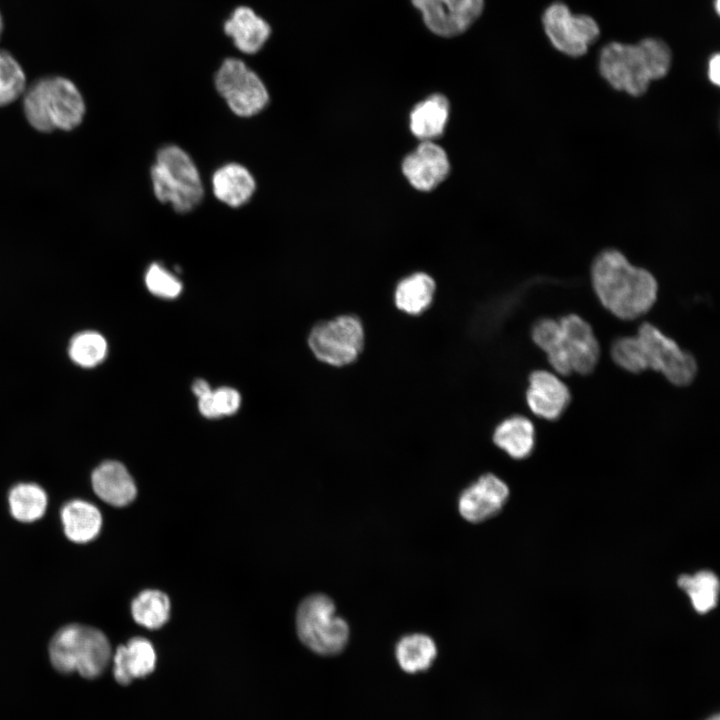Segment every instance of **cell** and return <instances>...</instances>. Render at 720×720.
I'll use <instances>...</instances> for the list:
<instances>
[{"mask_svg":"<svg viewBox=\"0 0 720 720\" xmlns=\"http://www.w3.org/2000/svg\"><path fill=\"white\" fill-rule=\"evenodd\" d=\"M212 189L219 201L237 208L250 200L255 192L256 182L246 167L238 163H228L213 174Z\"/></svg>","mask_w":720,"mask_h":720,"instance_id":"obj_19","label":"cell"},{"mask_svg":"<svg viewBox=\"0 0 720 720\" xmlns=\"http://www.w3.org/2000/svg\"><path fill=\"white\" fill-rule=\"evenodd\" d=\"M157 655L152 643L143 637H133L117 647L113 656V676L121 685L151 674L156 667Z\"/></svg>","mask_w":720,"mask_h":720,"instance_id":"obj_17","label":"cell"},{"mask_svg":"<svg viewBox=\"0 0 720 720\" xmlns=\"http://www.w3.org/2000/svg\"><path fill=\"white\" fill-rule=\"evenodd\" d=\"M508 497L506 483L496 475L486 473L462 491L458 500L459 513L465 520L479 523L499 513Z\"/></svg>","mask_w":720,"mask_h":720,"instance_id":"obj_12","label":"cell"},{"mask_svg":"<svg viewBox=\"0 0 720 720\" xmlns=\"http://www.w3.org/2000/svg\"><path fill=\"white\" fill-rule=\"evenodd\" d=\"M435 291L434 279L424 272H416L399 281L394 291V304L399 311L417 316L431 306Z\"/></svg>","mask_w":720,"mask_h":720,"instance_id":"obj_21","label":"cell"},{"mask_svg":"<svg viewBox=\"0 0 720 720\" xmlns=\"http://www.w3.org/2000/svg\"><path fill=\"white\" fill-rule=\"evenodd\" d=\"M707 75L710 82L716 86L720 83V55H712L708 62Z\"/></svg>","mask_w":720,"mask_h":720,"instance_id":"obj_34","label":"cell"},{"mask_svg":"<svg viewBox=\"0 0 720 720\" xmlns=\"http://www.w3.org/2000/svg\"><path fill=\"white\" fill-rule=\"evenodd\" d=\"M543 26L552 45L571 57L584 55L600 35L597 22L588 15L573 14L563 3L551 4L543 14Z\"/></svg>","mask_w":720,"mask_h":720,"instance_id":"obj_10","label":"cell"},{"mask_svg":"<svg viewBox=\"0 0 720 720\" xmlns=\"http://www.w3.org/2000/svg\"><path fill=\"white\" fill-rule=\"evenodd\" d=\"M23 107L30 125L41 132L69 131L83 120L85 103L75 84L60 76L37 80L25 90Z\"/></svg>","mask_w":720,"mask_h":720,"instance_id":"obj_3","label":"cell"},{"mask_svg":"<svg viewBox=\"0 0 720 720\" xmlns=\"http://www.w3.org/2000/svg\"><path fill=\"white\" fill-rule=\"evenodd\" d=\"M677 584L687 593L693 608L699 614H706L716 607L720 583L712 571L702 570L693 575H681Z\"/></svg>","mask_w":720,"mask_h":720,"instance_id":"obj_26","label":"cell"},{"mask_svg":"<svg viewBox=\"0 0 720 720\" xmlns=\"http://www.w3.org/2000/svg\"><path fill=\"white\" fill-rule=\"evenodd\" d=\"M241 396L231 387L210 390L198 398L200 413L207 418H218L234 414L240 407Z\"/></svg>","mask_w":720,"mask_h":720,"instance_id":"obj_31","label":"cell"},{"mask_svg":"<svg viewBox=\"0 0 720 720\" xmlns=\"http://www.w3.org/2000/svg\"><path fill=\"white\" fill-rule=\"evenodd\" d=\"M647 369L662 373L673 385L686 386L695 378L697 363L692 354L684 351L655 325L644 322L637 332Z\"/></svg>","mask_w":720,"mask_h":720,"instance_id":"obj_9","label":"cell"},{"mask_svg":"<svg viewBox=\"0 0 720 720\" xmlns=\"http://www.w3.org/2000/svg\"><path fill=\"white\" fill-rule=\"evenodd\" d=\"M558 321L572 372L581 375L591 373L600 358V345L591 325L573 313Z\"/></svg>","mask_w":720,"mask_h":720,"instance_id":"obj_14","label":"cell"},{"mask_svg":"<svg viewBox=\"0 0 720 720\" xmlns=\"http://www.w3.org/2000/svg\"><path fill=\"white\" fill-rule=\"evenodd\" d=\"M671 63L669 46L660 39L646 38L637 44L611 42L604 46L599 71L612 88L641 96L652 81L666 76Z\"/></svg>","mask_w":720,"mask_h":720,"instance_id":"obj_2","label":"cell"},{"mask_svg":"<svg viewBox=\"0 0 720 720\" xmlns=\"http://www.w3.org/2000/svg\"><path fill=\"white\" fill-rule=\"evenodd\" d=\"M2 29H3V21H2V16H1V14H0V36H1V33H2Z\"/></svg>","mask_w":720,"mask_h":720,"instance_id":"obj_38","label":"cell"},{"mask_svg":"<svg viewBox=\"0 0 720 720\" xmlns=\"http://www.w3.org/2000/svg\"><path fill=\"white\" fill-rule=\"evenodd\" d=\"M494 444L514 459L530 456L535 447L536 432L533 422L523 415H512L496 426Z\"/></svg>","mask_w":720,"mask_h":720,"instance_id":"obj_20","label":"cell"},{"mask_svg":"<svg viewBox=\"0 0 720 720\" xmlns=\"http://www.w3.org/2000/svg\"><path fill=\"white\" fill-rule=\"evenodd\" d=\"M223 28L234 46L248 55L259 52L272 33L270 24L248 6L236 7L225 20Z\"/></svg>","mask_w":720,"mask_h":720,"instance_id":"obj_16","label":"cell"},{"mask_svg":"<svg viewBox=\"0 0 720 720\" xmlns=\"http://www.w3.org/2000/svg\"><path fill=\"white\" fill-rule=\"evenodd\" d=\"M399 666L408 673L427 670L437 655V647L431 637L414 633L402 637L395 648Z\"/></svg>","mask_w":720,"mask_h":720,"instance_id":"obj_25","label":"cell"},{"mask_svg":"<svg viewBox=\"0 0 720 720\" xmlns=\"http://www.w3.org/2000/svg\"><path fill=\"white\" fill-rule=\"evenodd\" d=\"M107 354L105 338L94 331L76 334L70 341L69 355L78 365L90 368L101 363Z\"/></svg>","mask_w":720,"mask_h":720,"instance_id":"obj_29","label":"cell"},{"mask_svg":"<svg viewBox=\"0 0 720 720\" xmlns=\"http://www.w3.org/2000/svg\"><path fill=\"white\" fill-rule=\"evenodd\" d=\"M296 630L300 641L316 654L340 653L349 639V626L336 615V606L324 594L306 597L296 613Z\"/></svg>","mask_w":720,"mask_h":720,"instance_id":"obj_6","label":"cell"},{"mask_svg":"<svg viewBox=\"0 0 720 720\" xmlns=\"http://www.w3.org/2000/svg\"><path fill=\"white\" fill-rule=\"evenodd\" d=\"M449 113L447 99L440 94L432 95L418 103L410 115V128L415 136L429 140L439 136L446 125Z\"/></svg>","mask_w":720,"mask_h":720,"instance_id":"obj_24","label":"cell"},{"mask_svg":"<svg viewBox=\"0 0 720 720\" xmlns=\"http://www.w3.org/2000/svg\"><path fill=\"white\" fill-rule=\"evenodd\" d=\"M531 337L546 353L548 362L558 374L572 373L558 320L547 317L536 320L531 329Z\"/></svg>","mask_w":720,"mask_h":720,"instance_id":"obj_23","label":"cell"},{"mask_svg":"<svg viewBox=\"0 0 720 720\" xmlns=\"http://www.w3.org/2000/svg\"><path fill=\"white\" fill-rule=\"evenodd\" d=\"M132 617L147 629L162 627L170 616V600L159 590H144L131 603Z\"/></svg>","mask_w":720,"mask_h":720,"instance_id":"obj_27","label":"cell"},{"mask_svg":"<svg viewBox=\"0 0 720 720\" xmlns=\"http://www.w3.org/2000/svg\"><path fill=\"white\" fill-rule=\"evenodd\" d=\"M593 290L606 310L622 320H634L655 304L658 284L648 270L632 265L616 249H605L591 265Z\"/></svg>","mask_w":720,"mask_h":720,"instance_id":"obj_1","label":"cell"},{"mask_svg":"<svg viewBox=\"0 0 720 720\" xmlns=\"http://www.w3.org/2000/svg\"><path fill=\"white\" fill-rule=\"evenodd\" d=\"M525 397L530 411L548 421L560 418L571 401L567 385L554 373L541 369L529 375Z\"/></svg>","mask_w":720,"mask_h":720,"instance_id":"obj_13","label":"cell"},{"mask_svg":"<svg viewBox=\"0 0 720 720\" xmlns=\"http://www.w3.org/2000/svg\"><path fill=\"white\" fill-rule=\"evenodd\" d=\"M148 290L162 298H175L182 291V283L170 271L159 263H152L145 274Z\"/></svg>","mask_w":720,"mask_h":720,"instance_id":"obj_33","label":"cell"},{"mask_svg":"<svg viewBox=\"0 0 720 720\" xmlns=\"http://www.w3.org/2000/svg\"><path fill=\"white\" fill-rule=\"evenodd\" d=\"M210 390H211V388H210L208 382H206L203 379H197L192 384V391L198 398L201 397L202 395L206 394Z\"/></svg>","mask_w":720,"mask_h":720,"instance_id":"obj_35","label":"cell"},{"mask_svg":"<svg viewBox=\"0 0 720 720\" xmlns=\"http://www.w3.org/2000/svg\"><path fill=\"white\" fill-rule=\"evenodd\" d=\"M9 506L12 516L22 522L38 520L46 511V492L34 483H20L9 492Z\"/></svg>","mask_w":720,"mask_h":720,"instance_id":"obj_28","label":"cell"},{"mask_svg":"<svg viewBox=\"0 0 720 720\" xmlns=\"http://www.w3.org/2000/svg\"><path fill=\"white\" fill-rule=\"evenodd\" d=\"M49 658L60 673L76 672L86 679H94L108 666L111 646L102 631L91 626L69 624L52 637Z\"/></svg>","mask_w":720,"mask_h":720,"instance_id":"obj_4","label":"cell"},{"mask_svg":"<svg viewBox=\"0 0 720 720\" xmlns=\"http://www.w3.org/2000/svg\"><path fill=\"white\" fill-rule=\"evenodd\" d=\"M427 28L442 37L465 32L481 15L484 0H411Z\"/></svg>","mask_w":720,"mask_h":720,"instance_id":"obj_11","label":"cell"},{"mask_svg":"<svg viewBox=\"0 0 720 720\" xmlns=\"http://www.w3.org/2000/svg\"><path fill=\"white\" fill-rule=\"evenodd\" d=\"M26 90V76L18 61L0 50V107L11 104Z\"/></svg>","mask_w":720,"mask_h":720,"instance_id":"obj_30","label":"cell"},{"mask_svg":"<svg viewBox=\"0 0 720 720\" xmlns=\"http://www.w3.org/2000/svg\"><path fill=\"white\" fill-rule=\"evenodd\" d=\"M214 82L217 92L237 116L252 117L269 103V93L264 82L239 58L224 59Z\"/></svg>","mask_w":720,"mask_h":720,"instance_id":"obj_8","label":"cell"},{"mask_svg":"<svg viewBox=\"0 0 720 720\" xmlns=\"http://www.w3.org/2000/svg\"><path fill=\"white\" fill-rule=\"evenodd\" d=\"M308 345L321 362L343 367L358 359L365 346V329L354 315H339L316 324L309 336Z\"/></svg>","mask_w":720,"mask_h":720,"instance_id":"obj_7","label":"cell"},{"mask_svg":"<svg viewBox=\"0 0 720 720\" xmlns=\"http://www.w3.org/2000/svg\"><path fill=\"white\" fill-rule=\"evenodd\" d=\"M610 354L614 363L628 372L640 373L647 370L637 335L617 337L611 344Z\"/></svg>","mask_w":720,"mask_h":720,"instance_id":"obj_32","label":"cell"},{"mask_svg":"<svg viewBox=\"0 0 720 720\" xmlns=\"http://www.w3.org/2000/svg\"><path fill=\"white\" fill-rule=\"evenodd\" d=\"M705 720H719V717H718V715H712V716H709L708 718H706Z\"/></svg>","mask_w":720,"mask_h":720,"instance_id":"obj_36","label":"cell"},{"mask_svg":"<svg viewBox=\"0 0 720 720\" xmlns=\"http://www.w3.org/2000/svg\"><path fill=\"white\" fill-rule=\"evenodd\" d=\"M65 535L73 542L87 543L93 540L102 527V516L93 504L83 500H72L61 510Z\"/></svg>","mask_w":720,"mask_h":720,"instance_id":"obj_22","label":"cell"},{"mask_svg":"<svg viewBox=\"0 0 720 720\" xmlns=\"http://www.w3.org/2000/svg\"><path fill=\"white\" fill-rule=\"evenodd\" d=\"M94 492L104 502L121 507L130 504L136 497L134 479L126 467L118 461L101 463L91 475Z\"/></svg>","mask_w":720,"mask_h":720,"instance_id":"obj_18","label":"cell"},{"mask_svg":"<svg viewBox=\"0 0 720 720\" xmlns=\"http://www.w3.org/2000/svg\"><path fill=\"white\" fill-rule=\"evenodd\" d=\"M719 2H720V0H715V10L717 11V13H719V8H720Z\"/></svg>","mask_w":720,"mask_h":720,"instance_id":"obj_37","label":"cell"},{"mask_svg":"<svg viewBox=\"0 0 720 720\" xmlns=\"http://www.w3.org/2000/svg\"><path fill=\"white\" fill-rule=\"evenodd\" d=\"M402 170L412 186L429 191L445 179L449 161L440 146L425 141L404 159Z\"/></svg>","mask_w":720,"mask_h":720,"instance_id":"obj_15","label":"cell"},{"mask_svg":"<svg viewBox=\"0 0 720 720\" xmlns=\"http://www.w3.org/2000/svg\"><path fill=\"white\" fill-rule=\"evenodd\" d=\"M151 180L156 198L170 203L178 213L192 211L203 199L199 171L191 157L176 145H165L158 150L151 167Z\"/></svg>","mask_w":720,"mask_h":720,"instance_id":"obj_5","label":"cell"}]
</instances>
